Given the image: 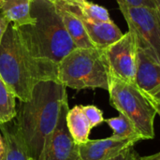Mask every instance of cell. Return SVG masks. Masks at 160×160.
I'll return each mask as SVG.
<instances>
[{
    "label": "cell",
    "instance_id": "1",
    "mask_svg": "<svg viewBox=\"0 0 160 160\" xmlns=\"http://www.w3.org/2000/svg\"><path fill=\"white\" fill-rule=\"evenodd\" d=\"M68 103L67 87L57 80L38 82L30 98L20 101L13 125L32 160L39 159L45 142Z\"/></svg>",
    "mask_w": 160,
    "mask_h": 160
},
{
    "label": "cell",
    "instance_id": "2",
    "mask_svg": "<svg viewBox=\"0 0 160 160\" xmlns=\"http://www.w3.org/2000/svg\"><path fill=\"white\" fill-rule=\"evenodd\" d=\"M57 75L58 65L32 56L9 23L0 43V77L16 98L27 101L36 83L57 80Z\"/></svg>",
    "mask_w": 160,
    "mask_h": 160
},
{
    "label": "cell",
    "instance_id": "3",
    "mask_svg": "<svg viewBox=\"0 0 160 160\" xmlns=\"http://www.w3.org/2000/svg\"><path fill=\"white\" fill-rule=\"evenodd\" d=\"M30 13L35 23L16 28L25 48L32 56L58 65L77 46L55 4L50 0H31Z\"/></svg>",
    "mask_w": 160,
    "mask_h": 160
},
{
    "label": "cell",
    "instance_id": "4",
    "mask_svg": "<svg viewBox=\"0 0 160 160\" xmlns=\"http://www.w3.org/2000/svg\"><path fill=\"white\" fill-rule=\"evenodd\" d=\"M111 69L105 48H76L58 64L57 80L75 90H109Z\"/></svg>",
    "mask_w": 160,
    "mask_h": 160
},
{
    "label": "cell",
    "instance_id": "5",
    "mask_svg": "<svg viewBox=\"0 0 160 160\" xmlns=\"http://www.w3.org/2000/svg\"><path fill=\"white\" fill-rule=\"evenodd\" d=\"M108 92L111 105L133 123L142 140H153L157 112L136 83L127 82L112 75Z\"/></svg>",
    "mask_w": 160,
    "mask_h": 160
},
{
    "label": "cell",
    "instance_id": "6",
    "mask_svg": "<svg viewBox=\"0 0 160 160\" xmlns=\"http://www.w3.org/2000/svg\"><path fill=\"white\" fill-rule=\"evenodd\" d=\"M128 28L135 35L137 46L150 60L160 64V13L158 8L132 7L116 0Z\"/></svg>",
    "mask_w": 160,
    "mask_h": 160
},
{
    "label": "cell",
    "instance_id": "7",
    "mask_svg": "<svg viewBox=\"0 0 160 160\" xmlns=\"http://www.w3.org/2000/svg\"><path fill=\"white\" fill-rule=\"evenodd\" d=\"M105 51L112 75L135 83L138 46L134 33L128 30L120 39L106 47Z\"/></svg>",
    "mask_w": 160,
    "mask_h": 160
},
{
    "label": "cell",
    "instance_id": "8",
    "mask_svg": "<svg viewBox=\"0 0 160 160\" xmlns=\"http://www.w3.org/2000/svg\"><path fill=\"white\" fill-rule=\"evenodd\" d=\"M68 110V103L62 110L54 130L47 139L38 160H81L79 145L72 139L67 126Z\"/></svg>",
    "mask_w": 160,
    "mask_h": 160
},
{
    "label": "cell",
    "instance_id": "9",
    "mask_svg": "<svg viewBox=\"0 0 160 160\" xmlns=\"http://www.w3.org/2000/svg\"><path fill=\"white\" fill-rule=\"evenodd\" d=\"M136 142L114 136L100 140H89L79 145L81 160H110Z\"/></svg>",
    "mask_w": 160,
    "mask_h": 160
},
{
    "label": "cell",
    "instance_id": "10",
    "mask_svg": "<svg viewBox=\"0 0 160 160\" xmlns=\"http://www.w3.org/2000/svg\"><path fill=\"white\" fill-rule=\"evenodd\" d=\"M67 7L82 22L85 30L96 47L106 48L114 43L124 35L119 27L112 22H94L84 17L78 7L72 2L64 1Z\"/></svg>",
    "mask_w": 160,
    "mask_h": 160
},
{
    "label": "cell",
    "instance_id": "11",
    "mask_svg": "<svg viewBox=\"0 0 160 160\" xmlns=\"http://www.w3.org/2000/svg\"><path fill=\"white\" fill-rule=\"evenodd\" d=\"M135 83L144 94H150L160 84V64L150 60L139 49Z\"/></svg>",
    "mask_w": 160,
    "mask_h": 160
},
{
    "label": "cell",
    "instance_id": "12",
    "mask_svg": "<svg viewBox=\"0 0 160 160\" xmlns=\"http://www.w3.org/2000/svg\"><path fill=\"white\" fill-rule=\"evenodd\" d=\"M58 13L60 14L64 25L69 34L71 39L77 46V48H93L96 47L91 41L82 22L77 17L65 4L64 1L54 3Z\"/></svg>",
    "mask_w": 160,
    "mask_h": 160
},
{
    "label": "cell",
    "instance_id": "13",
    "mask_svg": "<svg viewBox=\"0 0 160 160\" xmlns=\"http://www.w3.org/2000/svg\"><path fill=\"white\" fill-rule=\"evenodd\" d=\"M30 8L31 0H0V12L15 28L35 23Z\"/></svg>",
    "mask_w": 160,
    "mask_h": 160
},
{
    "label": "cell",
    "instance_id": "14",
    "mask_svg": "<svg viewBox=\"0 0 160 160\" xmlns=\"http://www.w3.org/2000/svg\"><path fill=\"white\" fill-rule=\"evenodd\" d=\"M67 126L74 142L80 145L87 142L91 129L93 128L82 112V106H74L69 109L67 114Z\"/></svg>",
    "mask_w": 160,
    "mask_h": 160
},
{
    "label": "cell",
    "instance_id": "15",
    "mask_svg": "<svg viewBox=\"0 0 160 160\" xmlns=\"http://www.w3.org/2000/svg\"><path fill=\"white\" fill-rule=\"evenodd\" d=\"M0 131L5 142L3 160H32L20 140L14 125H9V122L2 124L0 125Z\"/></svg>",
    "mask_w": 160,
    "mask_h": 160
},
{
    "label": "cell",
    "instance_id": "16",
    "mask_svg": "<svg viewBox=\"0 0 160 160\" xmlns=\"http://www.w3.org/2000/svg\"><path fill=\"white\" fill-rule=\"evenodd\" d=\"M105 122L112 129V136L114 137L131 140L135 142L142 140V137L137 131L133 123L122 113H120V115L117 117L107 119L105 120Z\"/></svg>",
    "mask_w": 160,
    "mask_h": 160
},
{
    "label": "cell",
    "instance_id": "17",
    "mask_svg": "<svg viewBox=\"0 0 160 160\" xmlns=\"http://www.w3.org/2000/svg\"><path fill=\"white\" fill-rule=\"evenodd\" d=\"M16 113V97L0 77V125L11 122Z\"/></svg>",
    "mask_w": 160,
    "mask_h": 160
},
{
    "label": "cell",
    "instance_id": "18",
    "mask_svg": "<svg viewBox=\"0 0 160 160\" xmlns=\"http://www.w3.org/2000/svg\"><path fill=\"white\" fill-rule=\"evenodd\" d=\"M73 3L78 7L81 13L88 18L89 20H92L94 22H111V17L109 14V11L102 6H99L98 4L88 2L86 0L82 1H73Z\"/></svg>",
    "mask_w": 160,
    "mask_h": 160
},
{
    "label": "cell",
    "instance_id": "19",
    "mask_svg": "<svg viewBox=\"0 0 160 160\" xmlns=\"http://www.w3.org/2000/svg\"><path fill=\"white\" fill-rule=\"evenodd\" d=\"M82 109L92 128L98 127L104 122L103 112L98 107L94 105H87V106H82Z\"/></svg>",
    "mask_w": 160,
    "mask_h": 160
},
{
    "label": "cell",
    "instance_id": "20",
    "mask_svg": "<svg viewBox=\"0 0 160 160\" xmlns=\"http://www.w3.org/2000/svg\"><path fill=\"white\" fill-rule=\"evenodd\" d=\"M129 6L132 7H144L150 8H158L160 0H123Z\"/></svg>",
    "mask_w": 160,
    "mask_h": 160
},
{
    "label": "cell",
    "instance_id": "21",
    "mask_svg": "<svg viewBox=\"0 0 160 160\" xmlns=\"http://www.w3.org/2000/svg\"><path fill=\"white\" fill-rule=\"evenodd\" d=\"M141 157L139 154L135 151L133 146H129L127 149H125L123 152H121L116 157L112 158L110 160H138Z\"/></svg>",
    "mask_w": 160,
    "mask_h": 160
},
{
    "label": "cell",
    "instance_id": "22",
    "mask_svg": "<svg viewBox=\"0 0 160 160\" xmlns=\"http://www.w3.org/2000/svg\"><path fill=\"white\" fill-rule=\"evenodd\" d=\"M9 23H10V22L0 12V43H1V40L3 38V36L6 33V31H7L8 26L9 25Z\"/></svg>",
    "mask_w": 160,
    "mask_h": 160
},
{
    "label": "cell",
    "instance_id": "23",
    "mask_svg": "<svg viewBox=\"0 0 160 160\" xmlns=\"http://www.w3.org/2000/svg\"><path fill=\"white\" fill-rule=\"evenodd\" d=\"M146 96V95H145ZM147 97V96H146ZM148 99L150 100V102L152 103V105L154 106V108L156 109V112H157V114H158L160 116V99L158 98H152V97H147Z\"/></svg>",
    "mask_w": 160,
    "mask_h": 160
},
{
    "label": "cell",
    "instance_id": "24",
    "mask_svg": "<svg viewBox=\"0 0 160 160\" xmlns=\"http://www.w3.org/2000/svg\"><path fill=\"white\" fill-rule=\"evenodd\" d=\"M4 153H5V142H4L3 135L0 131V160H3Z\"/></svg>",
    "mask_w": 160,
    "mask_h": 160
},
{
    "label": "cell",
    "instance_id": "25",
    "mask_svg": "<svg viewBox=\"0 0 160 160\" xmlns=\"http://www.w3.org/2000/svg\"><path fill=\"white\" fill-rule=\"evenodd\" d=\"M145 158L146 160H160V152L154 154V155H151V156H147V157H145Z\"/></svg>",
    "mask_w": 160,
    "mask_h": 160
},
{
    "label": "cell",
    "instance_id": "26",
    "mask_svg": "<svg viewBox=\"0 0 160 160\" xmlns=\"http://www.w3.org/2000/svg\"><path fill=\"white\" fill-rule=\"evenodd\" d=\"M50 1H52V2H53V3H56V2H59V1H66V2H72V1H74V0H50Z\"/></svg>",
    "mask_w": 160,
    "mask_h": 160
},
{
    "label": "cell",
    "instance_id": "27",
    "mask_svg": "<svg viewBox=\"0 0 160 160\" xmlns=\"http://www.w3.org/2000/svg\"><path fill=\"white\" fill-rule=\"evenodd\" d=\"M138 160H146V158H145V157H141Z\"/></svg>",
    "mask_w": 160,
    "mask_h": 160
},
{
    "label": "cell",
    "instance_id": "28",
    "mask_svg": "<svg viewBox=\"0 0 160 160\" xmlns=\"http://www.w3.org/2000/svg\"><path fill=\"white\" fill-rule=\"evenodd\" d=\"M158 10H159V13H160V5H159V8H158Z\"/></svg>",
    "mask_w": 160,
    "mask_h": 160
},
{
    "label": "cell",
    "instance_id": "29",
    "mask_svg": "<svg viewBox=\"0 0 160 160\" xmlns=\"http://www.w3.org/2000/svg\"><path fill=\"white\" fill-rule=\"evenodd\" d=\"M75 1H82V0H75Z\"/></svg>",
    "mask_w": 160,
    "mask_h": 160
}]
</instances>
